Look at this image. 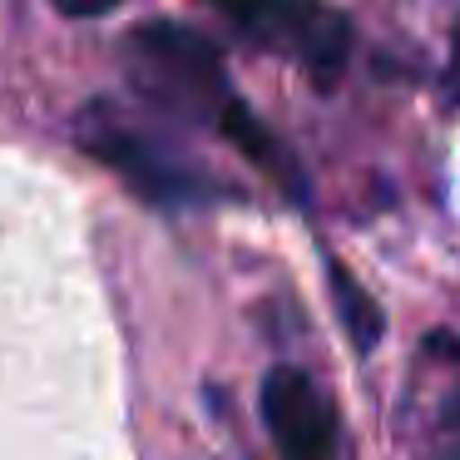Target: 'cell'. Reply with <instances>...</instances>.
Returning <instances> with one entry per match:
<instances>
[{"label":"cell","instance_id":"277c9868","mask_svg":"<svg viewBox=\"0 0 460 460\" xmlns=\"http://www.w3.org/2000/svg\"><path fill=\"white\" fill-rule=\"evenodd\" d=\"M262 420L282 460H337V416L317 381L297 367H272L262 381Z\"/></svg>","mask_w":460,"mask_h":460},{"label":"cell","instance_id":"8992f818","mask_svg":"<svg viewBox=\"0 0 460 460\" xmlns=\"http://www.w3.org/2000/svg\"><path fill=\"white\" fill-rule=\"evenodd\" d=\"M327 282H332V302H337V312H341V327H347L351 347L367 357V351L381 341V307L371 302V292L361 288L347 268H337V262L327 268Z\"/></svg>","mask_w":460,"mask_h":460},{"label":"cell","instance_id":"52a82bcc","mask_svg":"<svg viewBox=\"0 0 460 460\" xmlns=\"http://www.w3.org/2000/svg\"><path fill=\"white\" fill-rule=\"evenodd\" d=\"M60 5V15H75V21H94V15L114 11L119 0H55Z\"/></svg>","mask_w":460,"mask_h":460},{"label":"cell","instance_id":"9c48e42d","mask_svg":"<svg viewBox=\"0 0 460 460\" xmlns=\"http://www.w3.org/2000/svg\"><path fill=\"white\" fill-rule=\"evenodd\" d=\"M456 460H460V450H456Z\"/></svg>","mask_w":460,"mask_h":460},{"label":"cell","instance_id":"3957f363","mask_svg":"<svg viewBox=\"0 0 460 460\" xmlns=\"http://www.w3.org/2000/svg\"><path fill=\"white\" fill-rule=\"evenodd\" d=\"M80 144L104 164V169L119 173L134 193H144L149 203H199L203 193H208V183H203L199 173H189L183 164H173L149 134L119 124L114 114H100V110L84 114Z\"/></svg>","mask_w":460,"mask_h":460},{"label":"cell","instance_id":"ba28073f","mask_svg":"<svg viewBox=\"0 0 460 460\" xmlns=\"http://www.w3.org/2000/svg\"><path fill=\"white\" fill-rule=\"evenodd\" d=\"M450 84H456V94H460V25H456V65H450Z\"/></svg>","mask_w":460,"mask_h":460},{"label":"cell","instance_id":"7a4b0ae2","mask_svg":"<svg viewBox=\"0 0 460 460\" xmlns=\"http://www.w3.org/2000/svg\"><path fill=\"white\" fill-rule=\"evenodd\" d=\"M223 11L252 45L288 55L292 65L312 70L322 84L341 75L351 50V21L322 0H208Z\"/></svg>","mask_w":460,"mask_h":460},{"label":"cell","instance_id":"5b68a950","mask_svg":"<svg viewBox=\"0 0 460 460\" xmlns=\"http://www.w3.org/2000/svg\"><path fill=\"white\" fill-rule=\"evenodd\" d=\"M213 124H218V129H223V139H233V144H238V149L248 154L252 164H258V169H268L272 179H278V183H282V189H288L297 203L307 199V179L297 173L292 154L282 149V144L272 139L268 129H262V119H252V110H248L243 100H228V104L218 110V119H213Z\"/></svg>","mask_w":460,"mask_h":460},{"label":"cell","instance_id":"6da1fadb","mask_svg":"<svg viewBox=\"0 0 460 460\" xmlns=\"http://www.w3.org/2000/svg\"><path fill=\"white\" fill-rule=\"evenodd\" d=\"M129 75L144 100L183 119H218L233 100L218 45L179 21H149L129 35Z\"/></svg>","mask_w":460,"mask_h":460}]
</instances>
